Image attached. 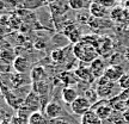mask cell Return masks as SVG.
<instances>
[{"label":"cell","mask_w":129,"mask_h":124,"mask_svg":"<svg viewBox=\"0 0 129 124\" xmlns=\"http://www.w3.org/2000/svg\"><path fill=\"white\" fill-rule=\"evenodd\" d=\"M72 53L74 57L81 63H91L98 57V51L96 47L84 41L75 43L72 48Z\"/></svg>","instance_id":"1"},{"label":"cell","mask_w":129,"mask_h":124,"mask_svg":"<svg viewBox=\"0 0 129 124\" xmlns=\"http://www.w3.org/2000/svg\"><path fill=\"white\" fill-rule=\"evenodd\" d=\"M69 106H71V110L74 115L83 116L84 113H86L87 111L92 109V103L85 96H79Z\"/></svg>","instance_id":"2"},{"label":"cell","mask_w":129,"mask_h":124,"mask_svg":"<svg viewBox=\"0 0 129 124\" xmlns=\"http://www.w3.org/2000/svg\"><path fill=\"white\" fill-rule=\"evenodd\" d=\"M124 74L125 72L124 69L121 67V64H110L109 67H106L105 72H104V76L111 82H118L120 79Z\"/></svg>","instance_id":"3"},{"label":"cell","mask_w":129,"mask_h":124,"mask_svg":"<svg viewBox=\"0 0 129 124\" xmlns=\"http://www.w3.org/2000/svg\"><path fill=\"white\" fill-rule=\"evenodd\" d=\"M26 109L31 111V112H36V111H40L42 105V100H41V97L38 96L37 93H35L34 91L29 92L25 97V100H24L23 104Z\"/></svg>","instance_id":"4"},{"label":"cell","mask_w":129,"mask_h":124,"mask_svg":"<svg viewBox=\"0 0 129 124\" xmlns=\"http://www.w3.org/2000/svg\"><path fill=\"white\" fill-rule=\"evenodd\" d=\"M96 91H97V94H98L99 98L111 99L116 92V85H115V82L108 81V82L102 84V85H97Z\"/></svg>","instance_id":"5"},{"label":"cell","mask_w":129,"mask_h":124,"mask_svg":"<svg viewBox=\"0 0 129 124\" xmlns=\"http://www.w3.org/2000/svg\"><path fill=\"white\" fill-rule=\"evenodd\" d=\"M62 113V107L55 101H48L44 107V115L49 120H55L60 118Z\"/></svg>","instance_id":"6"},{"label":"cell","mask_w":129,"mask_h":124,"mask_svg":"<svg viewBox=\"0 0 129 124\" xmlns=\"http://www.w3.org/2000/svg\"><path fill=\"white\" fill-rule=\"evenodd\" d=\"M57 79L64 87H68V86H72L74 87L75 85H78V82L80 81L78 79V76L75 75L74 72H69V70H64V72H61L59 75H57Z\"/></svg>","instance_id":"7"},{"label":"cell","mask_w":129,"mask_h":124,"mask_svg":"<svg viewBox=\"0 0 129 124\" xmlns=\"http://www.w3.org/2000/svg\"><path fill=\"white\" fill-rule=\"evenodd\" d=\"M96 105H98L97 107H94V109H91V110H93L94 112L97 113V116L101 118L102 120L103 119H109L111 117V115H112V111H114V109L110 106V104H109V101H103V103H98V104H96Z\"/></svg>","instance_id":"8"},{"label":"cell","mask_w":129,"mask_h":124,"mask_svg":"<svg viewBox=\"0 0 129 124\" xmlns=\"http://www.w3.org/2000/svg\"><path fill=\"white\" fill-rule=\"evenodd\" d=\"M74 73L78 76L79 80H80V81H84V82L91 84L96 80L94 75L92 74L91 68H90V67H86V66H79V67H77Z\"/></svg>","instance_id":"9"},{"label":"cell","mask_w":129,"mask_h":124,"mask_svg":"<svg viewBox=\"0 0 129 124\" xmlns=\"http://www.w3.org/2000/svg\"><path fill=\"white\" fill-rule=\"evenodd\" d=\"M30 61L22 55H17L16 60L13 61V69L17 73L20 74H26L30 70Z\"/></svg>","instance_id":"10"},{"label":"cell","mask_w":129,"mask_h":124,"mask_svg":"<svg viewBox=\"0 0 129 124\" xmlns=\"http://www.w3.org/2000/svg\"><path fill=\"white\" fill-rule=\"evenodd\" d=\"M4 94H5V100L6 103L9 104L11 107H13L16 110H18L22 107V105L24 104V98H20V96H17L14 94L13 92L11 91H4Z\"/></svg>","instance_id":"11"},{"label":"cell","mask_w":129,"mask_h":124,"mask_svg":"<svg viewBox=\"0 0 129 124\" xmlns=\"http://www.w3.org/2000/svg\"><path fill=\"white\" fill-rule=\"evenodd\" d=\"M78 97H79V93L77 91V88L72 87V86L63 87L62 91H61V98H62L64 104H67V105H71Z\"/></svg>","instance_id":"12"},{"label":"cell","mask_w":129,"mask_h":124,"mask_svg":"<svg viewBox=\"0 0 129 124\" xmlns=\"http://www.w3.org/2000/svg\"><path fill=\"white\" fill-rule=\"evenodd\" d=\"M44 0H17V6L25 11H34L44 5Z\"/></svg>","instance_id":"13"},{"label":"cell","mask_w":129,"mask_h":124,"mask_svg":"<svg viewBox=\"0 0 129 124\" xmlns=\"http://www.w3.org/2000/svg\"><path fill=\"white\" fill-rule=\"evenodd\" d=\"M11 84H12V86L14 88H19V87H26L28 85L32 84V81L30 75L17 73L16 75H13L11 78Z\"/></svg>","instance_id":"14"},{"label":"cell","mask_w":129,"mask_h":124,"mask_svg":"<svg viewBox=\"0 0 129 124\" xmlns=\"http://www.w3.org/2000/svg\"><path fill=\"white\" fill-rule=\"evenodd\" d=\"M90 68L92 70V74L94 75V78H101L104 75V72H105L106 69V66L104 63V61L99 59V57H97L94 61H92L91 63H90Z\"/></svg>","instance_id":"15"},{"label":"cell","mask_w":129,"mask_h":124,"mask_svg":"<svg viewBox=\"0 0 129 124\" xmlns=\"http://www.w3.org/2000/svg\"><path fill=\"white\" fill-rule=\"evenodd\" d=\"M106 7L103 6L102 4H97V3H92L90 5V13L92 14L96 19H104L108 17V11Z\"/></svg>","instance_id":"16"},{"label":"cell","mask_w":129,"mask_h":124,"mask_svg":"<svg viewBox=\"0 0 129 124\" xmlns=\"http://www.w3.org/2000/svg\"><path fill=\"white\" fill-rule=\"evenodd\" d=\"M30 78H31L32 82H37V81H43L47 80V73L44 67L42 66H36L31 69L30 72Z\"/></svg>","instance_id":"17"},{"label":"cell","mask_w":129,"mask_h":124,"mask_svg":"<svg viewBox=\"0 0 129 124\" xmlns=\"http://www.w3.org/2000/svg\"><path fill=\"white\" fill-rule=\"evenodd\" d=\"M63 33L68 37L69 42H72V43H74V44L81 41V37H80L81 35H80V31L77 29L75 25H69V26H67Z\"/></svg>","instance_id":"18"},{"label":"cell","mask_w":129,"mask_h":124,"mask_svg":"<svg viewBox=\"0 0 129 124\" xmlns=\"http://www.w3.org/2000/svg\"><path fill=\"white\" fill-rule=\"evenodd\" d=\"M32 91L37 93L40 97H44L49 93V84L47 80L32 82Z\"/></svg>","instance_id":"19"},{"label":"cell","mask_w":129,"mask_h":124,"mask_svg":"<svg viewBox=\"0 0 129 124\" xmlns=\"http://www.w3.org/2000/svg\"><path fill=\"white\" fill-rule=\"evenodd\" d=\"M80 124H102V119L97 116L94 111L90 110L81 116Z\"/></svg>","instance_id":"20"},{"label":"cell","mask_w":129,"mask_h":124,"mask_svg":"<svg viewBox=\"0 0 129 124\" xmlns=\"http://www.w3.org/2000/svg\"><path fill=\"white\" fill-rule=\"evenodd\" d=\"M50 120L46 117V115L41 111L32 112L28 119V124H49Z\"/></svg>","instance_id":"21"},{"label":"cell","mask_w":129,"mask_h":124,"mask_svg":"<svg viewBox=\"0 0 129 124\" xmlns=\"http://www.w3.org/2000/svg\"><path fill=\"white\" fill-rule=\"evenodd\" d=\"M50 59L55 63H62L66 60V55H64V49L63 48H56L51 51Z\"/></svg>","instance_id":"22"},{"label":"cell","mask_w":129,"mask_h":124,"mask_svg":"<svg viewBox=\"0 0 129 124\" xmlns=\"http://www.w3.org/2000/svg\"><path fill=\"white\" fill-rule=\"evenodd\" d=\"M16 53L14 50H11L10 48H6V49H3V50L0 51V59H3V60H6L9 61V62H12L13 63V61L16 60Z\"/></svg>","instance_id":"23"},{"label":"cell","mask_w":129,"mask_h":124,"mask_svg":"<svg viewBox=\"0 0 129 124\" xmlns=\"http://www.w3.org/2000/svg\"><path fill=\"white\" fill-rule=\"evenodd\" d=\"M12 68H13V63L12 62H9V61L0 59V73L1 74L10 73Z\"/></svg>","instance_id":"24"},{"label":"cell","mask_w":129,"mask_h":124,"mask_svg":"<svg viewBox=\"0 0 129 124\" xmlns=\"http://www.w3.org/2000/svg\"><path fill=\"white\" fill-rule=\"evenodd\" d=\"M68 6L73 11H80L85 7V3L84 0H68Z\"/></svg>","instance_id":"25"},{"label":"cell","mask_w":129,"mask_h":124,"mask_svg":"<svg viewBox=\"0 0 129 124\" xmlns=\"http://www.w3.org/2000/svg\"><path fill=\"white\" fill-rule=\"evenodd\" d=\"M118 86H120V88H122V90H127V88H129V73H125L122 78L120 79V81H118Z\"/></svg>","instance_id":"26"},{"label":"cell","mask_w":129,"mask_h":124,"mask_svg":"<svg viewBox=\"0 0 129 124\" xmlns=\"http://www.w3.org/2000/svg\"><path fill=\"white\" fill-rule=\"evenodd\" d=\"M85 97H86L88 100H90L93 104V103L97 100L98 94H97V91H96V90H91V88H90V90H87V91L85 92Z\"/></svg>","instance_id":"27"},{"label":"cell","mask_w":129,"mask_h":124,"mask_svg":"<svg viewBox=\"0 0 129 124\" xmlns=\"http://www.w3.org/2000/svg\"><path fill=\"white\" fill-rule=\"evenodd\" d=\"M118 98L120 99H122V100H128L129 99V88H127V90H122V92L118 93Z\"/></svg>","instance_id":"28"},{"label":"cell","mask_w":129,"mask_h":124,"mask_svg":"<svg viewBox=\"0 0 129 124\" xmlns=\"http://www.w3.org/2000/svg\"><path fill=\"white\" fill-rule=\"evenodd\" d=\"M115 4H116V0H103V3H102V5L105 6L106 9L108 7H112Z\"/></svg>","instance_id":"29"},{"label":"cell","mask_w":129,"mask_h":124,"mask_svg":"<svg viewBox=\"0 0 129 124\" xmlns=\"http://www.w3.org/2000/svg\"><path fill=\"white\" fill-rule=\"evenodd\" d=\"M5 9V0H0V11Z\"/></svg>","instance_id":"30"},{"label":"cell","mask_w":129,"mask_h":124,"mask_svg":"<svg viewBox=\"0 0 129 124\" xmlns=\"http://www.w3.org/2000/svg\"><path fill=\"white\" fill-rule=\"evenodd\" d=\"M124 59L127 61H129V48H127V50H125V53H124Z\"/></svg>","instance_id":"31"},{"label":"cell","mask_w":129,"mask_h":124,"mask_svg":"<svg viewBox=\"0 0 129 124\" xmlns=\"http://www.w3.org/2000/svg\"><path fill=\"white\" fill-rule=\"evenodd\" d=\"M55 124H71V123H68V122H66V120H61V119H59Z\"/></svg>","instance_id":"32"},{"label":"cell","mask_w":129,"mask_h":124,"mask_svg":"<svg viewBox=\"0 0 129 124\" xmlns=\"http://www.w3.org/2000/svg\"><path fill=\"white\" fill-rule=\"evenodd\" d=\"M44 1H46V3H48V4H49V3H55L56 0H44Z\"/></svg>","instance_id":"33"},{"label":"cell","mask_w":129,"mask_h":124,"mask_svg":"<svg viewBox=\"0 0 129 124\" xmlns=\"http://www.w3.org/2000/svg\"><path fill=\"white\" fill-rule=\"evenodd\" d=\"M125 101H127V106H128V109H129V99L128 100H125Z\"/></svg>","instance_id":"34"}]
</instances>
